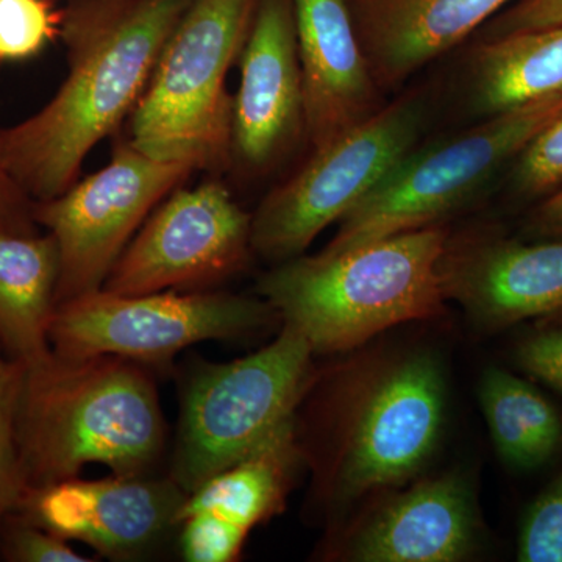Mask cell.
Instances as JSON below:
<instances>
[{"label":"cell","mask_w":562,"mask_h":562,"mask_svg":"<svg viewBox=\"0 0 562 562\" xmlns=\"http://www.w3.org/2000/svg\"><path fill=\"white\" fill-rule=\"evenodd\" d=\"M191 0H72L60 35L69 72L38 113L0 128V165L33 202L68 191L91 150L143 98Z\"/></svg>","instance_id":"cell-1"},{"label":"cell","mask_w":562,"mask_h":562,"mask_svg":"<svg viewBox=\"0 0 562 562\" xmlns=\"http://www.w3.org/2000/svg\"><path fill=\"white\" fill-rule=\"evenodd\" d=\"M18 432L29 491L76 479L87 464L149 475L168 428L149 369L111 355L52 351L25 368Z\"/></svg>","instance_id":"cell-2"},{"label":"cell","mask_w":562,"mask_h":562,"mask_svg":"<svg viewBox=\"0 0 562 562\" xmlns=\"http://www.w3.org/2000/svg\"><path fill=\"white\" fill-rule=\"evenodd\" d=\"M449 238L430 225L338 254L301 255L266 273L260 292L314 353L350 350L442 312L439 265Z\"/></svg>","instance_id":"cell-3"},{"label":"cell","mask_w":562,"mask_h":562,"mask_svg":"<svg viewBox=\"0 0 562 562\" xmlns=\"http://www.w3.org/2000/svg\"><path fill=\"white\" fill-rule=\"evenodd\" d=\"M260 0H191L132 113L131 143L161 161L213 171L232 160V66Z\"/></svg>","instance_id":"cell-4"},{"label":"cell","mask_w":562,"mask_h":562,"mask_svg":"<svg viewBox=\"0 0 562 562\" xmlns=\"http://www.w3.org/2000/svg\"><path fill=\"white\" fill-rule=\"evenodd\" d=\"M314 351L283 324L276 341L241 360L203 364L181 390L169 476L184 494L255 452L284 425L313 383Z\"/></svg>","instance_id":"cell-5"},{"label":"cell","mask_w":562,"mask_h":562,"mask_svg":"<svg viewBox=\"0 0 562 562\" xmlns=\"http://www.w3.org/2000/svg\"><path fill=\"white\" fill-rule=\"evenodd\" d=\"M561 111L562 92L490 114L454 138L413 149L342 217L324 250L338 254L436 225L512 166Z\"/></svg>","instance_id":"cell-6"},{"label":"cell","mask_w":562,"mask_h":562,"mask_svg":"<svg viewBox=\"0 0 562 562\" xmlns=\"http://www.w3.org/2000/svg\"><path fill=\"white\" fill-rule=\"evenodd\" d=\"M427 120L425 95L412 92L313 149L308 161L255 211L251 249L271 261L301 257L416 149Z\"/></svg>","instance_id":"cell-7"},{"label":"cell","mask_w":562,"mask_h":562,"mask_svg":"<svg viewBox=\"0 0 562 562\" xmlns=\"http://www.w3.org/2000/svg\"><path fill=\"white\" fill-rule=\"evenodd\" d=\"M277 316L271 305L231 292L177 291L122 295L99 290L57 305L52 351L65 358H125L168 368L181 350L213 339H238Z\"/></svg>","instance_id":"cell-8"},{"label":"cell","mask_w":562,"mask_h":562,"mask_svg":"<svg viewBox=\"0 0 562 562\" xmlns=\"http://www.w3.org/2000/svg\"><path fill=\"white\" fill-rule=\"evenodd\" d=\"M192 172L190 166L157 160L125 140L101 171L50 201L33 202L36 224L54 236L60 255L55 303L102 290L151 211Z\"/></svg>","instance_id":"cell-9"},{"label":"cell","mask_w":562,"mask_h":562,"mask_svg":"<svg viewBox=\"0 0 562 562\" xmlns=\"http://www.w3.org/2000/svg\"><path fill=\"white\" fill-rule=\"evenodd\" d=\"M251 251V216L221 181L177 188L133 236L102 290L202 291L241 272Z\"/></svg>","instance_id":"cell-10"},{"label":"cell","mask_w":562,"mask_h":562,"mask_svg":"<svg viewBox=\"0 0 562 562\" xmlns=\"http://www.w3.org/2000/svg\"><path fill=\"white\" fill-rule=\"evenodd\" d=\"M443 416L446 380L430 355H408L380 369L344 419V494L364 495L417 475L438 446Z\"/></svg>","instance_id":"cell-11"},{"label":"cell","mask_w":562,"mask_h":562,"mask_svg":"<svg viewBox=\"0 0 562 562\" xmlns=\"http://www.w3.org/2000/svg\"><path fill=\"white\" fill-rule=\"evenodd\" d=\"M184 491L168 479L111 475L65 480L25 491L18 516L114 561L138 560L179 528Z\"/></svg>","instance_id":"cell-12"},{"label":"cell","mask_w":562,"mask_h":562,"mask_svg":"<svg viewBox=\"0 0 562 562\" xmlns=\"http://www.w3.org/2000/svg\"><path fill=\"white\" fill-rule=\"evenodd\" d=\"M439 273L446 299L460 303L483 330L524 321L562 324V238H449Z\"/></svg>","instance_id":"cell-13"},{"label":"cell","mask_w":562,"mask_h":562,"mask_svg":"<svg viewBox=\"0 0 562 562\" xmlns=\"http://www.w3.org/2000/svg\"><path fill=\"white\" fill-rule=\"evenodd\" d=\"M233 98L232 158L247 171L271 168L305 133L292 0H260L239 57Z\"/></svg>","instance_id":"cell-14"},{"label":"cell","mask_w":562,"mask_h":562,"mask_svg":"<svg viewBox=\"0 0 562 562\" xmlns=\"http://www.w3.org/2000/svg\"><path fill=\"white\" fill-rule=\"evenodd\" d=\"M292 2L305 136L317 149L382 110V90L355 31L349 0Z\"/></svg>","instance_id":"cell-15"},{"label":"cell","mask_w":562,"mask_h":562,"mask_svg":"<svg viewBox=\"0 0 562 562\" xmlns=\"http://www.w3.org/2000/svg\"><path fill=\"white\" fill-rule=\"evenodd\" d=\"M516 0H349L366 60L387 91L468 38Z\"/></svg>","instance_id":"cell-16"},{"label":"cell","mask_w":562,"mask_h":562,"mask_svg":"<svg viewBox=\"0 0 562 562\" xmlns=\"http://www.w3.org/2000/svg\"><path fill=\"white\" fill-rule=\"evenodd\" d=\"M475 509L469 484L458 475L416 484L392 498L355 539L362 562H454L471 553Z\"/></svg>","instance_id":"cell-17"},{"label":"cell","mask_w":562,"mask_h":562,"mask_svg":"<svg viewBox=\"0 0 562 562\" xmlns=\"http://www.w3.org/2000/svg\"><path fill=\"white\" fill-rule=\"evenodd\" d=\"M58 276L60 255L50 233L0 232V349L24 368L52 353Z\"/></svg>","instance_id":"cell-18"},{"label":"cell","mask_w":562,"mask_h":562,"mask_svg":"<svg viewBox=\"0 0 562 562\" xmlns=\"http://www.w3.org/2000/svg\"><path fill=\"white\" fill-rule=\"evenodd\" d=\"M299 461L294 419L255 452L187 494L177 514L179 527L192 514L210 513L250 532L284 508Z\"/></svg>","instance_id":"cell-19"},{"label":"cell","mask_w":562,"mask_h":562,"mask_svg":"<svg viewBox=\"0 0 562 562\" xmlns=\"http://www.w3.org/2000/svg\"><path fill=\"white\" fill-rule=\"evenodd\" d=\"M473 54V103L486 116L562 92V25L487 38Z\"/></svg>","instance_id":"cell-20"},{"label":"cell","mask_w":562,"mask_h":562,"mask_svg":"<svg viewBox=\"0 0 562 562\" xmlns=\"http://www.w3.org/2000/svg\"><path fill=\"white\" fill-rule=\"evenodd\" d=\"M479 394L492 441L506 464L532 471L552 460L561 447L562 422L541 392L513 373L490 368Z\"/></svg>","instance_id":"cell-21"},{"label":"cell","mask_w":562,"mask_h":562,"mask_svg":"<svg viewBox=\"0 0 562 562\" xmlns=\"http://www.w3.org/2000/svg\"><path fill=\"white\" fill-rule=\"evenodd\" d=\"M24 379V366L0 349V528L25 494L18 432Z\"/></svg>","instance_id":"cell-22"},{"label":"cell","mask_w":562,"mask_h":562,"mask_svg":"<svg viewBox=\"0 0 562 562\" xmlns=\"http://www.w3.org/2000/svg\"><path fill=\"white\" fill-rule=\"evenodd\" d=\"M60 29L61 14L49 0H0V61L36 57Z\"/></svg>","instance_id":"cell-23"},{"label":"cell","mask_w":562,"mask_h":562,"mask_svg":"<svg viewBox=\"0 0 562 562\" xmlns=\"http://www.w3.org/2000/svg\"><path fill=\"white\" fill-rule=\"evenodd\" d=\"M514 191L525 199H541L562 187V111L525 147L513 162Z\"/></svg>","instance_id":"cell-24"},{"label":"cell","mask_w":562,"mask_h":562,"mask_svg":"<svg viewBox=\"0 0 562 562\" xmlns=\"http://www.w3.org/2000/svg\"><path fill=\"white\" fill-rule=\"evenodd\" d=\"M517 560L562 562V473L524 514Z\"/></svg>","instance_id":"cell-25"},{"label":"cell","mask_w":562,"mask_h":562,"mask_svg":"<svg viewBox=\"0 0 562 562\" xmlns=\"http://www.w3.org/2000/svg\"><path fill=\"white\" fill-rule=\"evenodd\" d=\"M181 557L190 562L238 560L249 531L210 513H198L181 520Z\"/></svg>","instance_id":"cell-26"},{"label":"cell","mask_w":562,"mask_h":562,"mask_svg":"<svg viewBox=\"0 0 562 562\" xmlns=\"http://www.w3.org/2000/svg\"><path fill=\"white\" fill-rule=\"evenodd\" d=\"M0 554L10 562H91L68 541L11 513L0 528Z\"/></svg>","instance_id":"cell-27"},{"label":"cell","mask_w":562,"mask_h":562,"mask_svg":"<svg viewBox=\"0 0 562 562\" xmlns=\"http://www.w3.org/2000/svg\"><path fill=\"white\" fill-rule=\"evenodd\" d=\"M514 358L527 375L562 394V324H541L519 342Z\"/></svg>","instance_id":"cell-28"},{"label":"cell","mask_w":562,"mask_h":562,"mask_svg":"<svg viewBox=\"0 0 562 562\" xmlns=\"http://www.w3.org/2000/svg\"><path fill=\"white\" fill-rule=\"evenodd\" d=\"M562 25V0H516L492 22L490 38Z\"/></svg>","instance_id":"cell-29"},{"label":"cell","mask_w":562,"mask_h":562,"mask_svg":"<svg viewBox=\"0 0 562 562\" xmlns=\"http://www.w3.org/2000/svg\"><path fill=\"white\" fill-rule=\"evenodd\" d=\"M33 201L0 165V232L10 235H36Z\"/></svg>","instance_id":"cell-30"},{"label":"cell","mask_w":562,"mask_h":562,"mask_svg":"<svg viewBox=\"0 0 562 562\" xmlns=\"http://www.w3.org/2000/svg\"><path fill=\"white\" fill-rule=\"evenodd\" d=\"M527 235L531 239L562 238V187L539 201L528 217Z\"/></svg>","instance_id":"cell-31"}]
</instances>
